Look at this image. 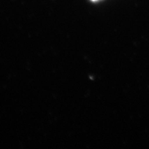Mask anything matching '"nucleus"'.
Returning <instances> with one entry per match:
<instances>
[{
  "label": "nucleus",
  "mask_w": 149,
  "mask_h": 149,
  "mask_svg": "<svg viewBox=\"0 0 149 149\" xmlns=\"http://www.w3.org/2000/svg\"><path fill=\"white\" fill-rule=\"evenodd\" d=\"M91 1H97V0H91Z\"/></svg>",
  "instance_id": "f257e3e1"
}]
</instances>
